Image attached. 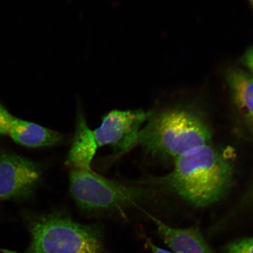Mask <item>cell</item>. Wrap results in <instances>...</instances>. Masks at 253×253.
Masks as SVG:
<instances>
[{
    "instance_id": "6da1fadb",
    "label": "cell",
    "mask_w": 253,
    "mask_h": 253,
    "mask_svg": "<svg viewBox=\"0 0 253 253\" xmlns=\"http://www.w3.org/2000/svg\"><path fill=\"white\" fill-rule=\"evenodd\" d=\"M171 171L158 178L134 181L154 191L175 193L188 203L206 207L220 200L232 185L233 170L225 154L211 144L195 148L173 161Z\"/></svg>"
},
{
    "instance_id": "7a4b0ae2",
    "label": "cell",
    "mask_w": 253,
    "mask_h": 253,
    "mask_svg": "<svg viewBox=\"0 0 253 253\" xmlns=\"http://www.w3.org/2000/svg\"><path fill=\"white\" fill-rule=\"evenodd\" d=\"M211 138L210 128L197 114L172 109L153 113L132 149L140 145L152 157L174 161L195 148L211 144Z\"/></svg>"
},
{
    "instance_id": "3957f363",
    "label": "cell",
    "mask_w": 253,
    "mask_h": 253,
    "mask_svg": "<svg viewBox=\"0 0 253 253\" xmlns=\"http://www.w3.org/2000/svg\"><path fill=\"white\" fill-rule=\"evenodd\" d=\"M27 216L31 242L25 253H104L97 225L78 223L59 211Z\"/></svg>"
},
{
    "instance_id": "277c9868",
    "label": "cell",
    "mask_w": 253,
    "mask_h": 253,
    "mask_svg": "<svg viewBox=\"0 0 253 253\" xmlns=\"http://www.w3.org/2000/svg\"><path fill=\"white\" fill-rule=\"evenodd\" d=\"M69 190L79 210L88 214H123L138 207L154 193L133 181H114L93 170L71 169Z\"/></svg>"
},
{
    "instance_id": "5b68a950",
    "label": "cell",
    "mask_w": 253,
    "mask_h": 253,
    "mask_svg": "<svg viewBox=\"0 0 253 253\" xmlns=\"http://www.w3.org/2000/svg\"><path fill=\"white\" fill-rule=\"evenodd\" d=\"M153 113L142 109L111 111L93 130L98 147L108 145L119 156L127 153L131 150L142 126Z\"/></svg>"
},
{
    "instance_id": "8992f818",
    "label": "cell",
    "mask_w": 253,
    "mask_h": 253,
    "mask_svg": "<svg viewBox=\"0 0 253 253\" xmlns=\"http://www.w3.org/2000/svg\"><path fill=\"white\" fill-rule=\"evenodd\" d=\"M39 164L13 154L0 155V201L32 197L42 178Z\"/></svg>"
},
{
    "instance_id": "52a82bcc",
    "label": "cell",
    "mask_w": 253,
    "mask_h": 253,
    "mask_svg": "<svg viewBox=\"0 0 253 253\" xmlns=\"http://www.w3.org/2000/svg\"><path fill=\"white\" fill-rule=\"evenodd\" d=\"M98 148L93 130L88 126L83 114L78 112L75 135L66 158V165L70 169L92 170L91 164Z\"/></svg>"
},
{
    "instance_id": "ba28073f",
    "label": "cell",
    "mask_w": 253,
    "mask_h": 253,
    "mask_svg": "<svg viewBox=\"0 0 253 253\" xmlns=\"http://www.w3.org/2000/svg\"><path fill=\"white\" fill-rule=\"evenodd\" d=\"M166 244L175 253H215L197 228H174L148 214Z\"/></svg>"
},
{
    "instance_id": "9c48e42d",
    "label": "cell",
    "mask_w": 253,
    "mask_h": 253,
    "mask_svg": "<svg viewBox=\"0 0 253 253\" xmlns=\"http://www.w3.org/2000/svg\"><path fill=\"white\" fill-rule=\"evenodd\" d=\"M9 135L16 142L30 148L55 146L64 140L58 131L15 117L11 123Z\"/></svg>"
},
{
    "instance_id": "30bf717a",
    "label": "cell",
    "mask_w": 253,
    "mask_h": 253,
    "mask_svg": "<svg viewBox=\"0 0 253 253\" xmlns=\"http://www.w3.org/2000/svg\"><path fill=\"white\" fill-rule=\"evenodd\" d=\"M227 81L237 108L253 126V76L233 69L227 74Z\"/></svg>"
},
{
    "instance_id": "8fae6325",
    "label": "cell",
    "mask_w": 253,
    "mask_h": 253,
    "mask_svg": "<svg viewBox=\"0 0 253 253\" xmlns=\"http://www.w3.org/2000/svg\"><path fill=\"white\" fill-rule=\"evenodd\" d=\"M226 253H253V237L236 240L226 247Z\"/></svg>"
},
{
    "instance_id": "7c38bea8",
    "label": "cell",
    "mask_w": 253,
    "mask_h": 253,
    "mask_svg": "<svg viewBox=\"0 0 253 253\" xmlns=\"http://www.w3.org/2000/svg\"><path fill=\"white\" fill-rule=\"evenodd\" d=\"M14 116L0 103V134L9 135V128Z\"/></svg>"
},
{
    "instance_id": "4fadbf2b",
    "label": "cell",
    "mask_w": 253,
    "mask_h": 253,
    "mask_svg": "<svg viewBox=\"0 0 253 253\" xmlns=\"http://www.w3.org/2000/svg\"><path fill=\"white\" fill-rule=\"evenodd\" d=\"M243 62L253 73V47L250 48L245 53L243 58Z\"/></svg>"
},
{
    "instance_id": "5bb4252c",
    "label": "cell",
    "mask_w": 253,
    "mask_h": 253,
    "mask_svg": "<svg viewBox=\"0 0 253 253\" xmlns=\"http://www.w3.org/2000/svg\"><path fill=\"white\" fill-rule=\"evenodd\" d=\"M145 239L148 248L151 250L152 253H173L159 248V247L155 245L148 237H145Z\"/></svg>"
},
{
    "instance_id": "9a60e30c",
    "label": "cell",
    "mask_w": 253,
    "mask_h": 253,
    "mask_svg": "<svg viewBox=\"0 0 253 253\" xmlns=\"http://www.w3.org/2000/svg\"><path fill=\"white\" fill-rule=\"evenodd\" d=\"M250 1H251V4L252 5L253 7V0H250Z\"/></svg>"
},
{
    "instance_id": "2e32d148",
    "label": "cell",
    "mask_w": 253,
    "mask_h": 253,
    "mask_svg": "<svg viewBox=\"0 0 253 253\" xmlns=\"http://www.w3.org/2000/svg\"><path fill=\"white\" fill-rule=\"evenodd\" d=\"M251 194L253 195V186L252 187V191H251Z\"/></svg>"
}]
</instances>
